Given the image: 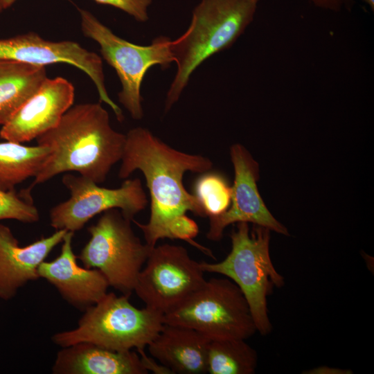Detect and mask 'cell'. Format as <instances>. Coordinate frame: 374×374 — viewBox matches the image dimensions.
Listing matches in <instances>:
<instances>
[{
	"instance_id": "obj_25",
	"label": "cell",
	"mask_w": 374,
	"mask_h": 374,
	"mask_svg": "<svg viewBox=\"0 0 374 374\" xmlns=\"http://www.w3.org/2000/svg\"><path fill=\"white\" fill-rule=\"evenodd\" d=\"M140 356L141 362L148 372L152 371L156 374H172L171 371L161 364H159L154 357H148L144 349L136 350Z\"/></svg>"
},
{
	"instance_id": "obj_21",
	"label": "cell",
	"mask_w": 374,
	"mask_h": 374,
	"mask_svg": "<svg viewBox=\"0 0 374 374\" xmlns=\"http://www.w3.org/2000/svg\"><path fill=\"white\" fill-rule=\"evenodd\" d=\"M194 185V195L199 201L206 217L222 214L229 208L232 188L221 175L203 173Z\"/></svg>"
},
{
	"instance_id": "obj_6",
	"label": "cell",
	"mask_w": 374,
	"mask_h": 374,
	"mask_svg": "<svg viewBox=\"0 0 374 374\" xmlns=\"http://www.w3.org/2000/svg\"><path fill=\"white\" fill-rule=\"evenodd\" d=\"M163 323L194 329L210 340H246L257 332L244 294L224 276L206 280L185 301L163 314Z\"/></svg>"
},
{
	"instance_id": "obj_4",
	"label": "cell",
	"mask_w": 374,
	"mask_h": 374,
	"mask_svg": "<svg viewBox=\"0 0 374 374\" xmlns=\"http://www.w3.org/2000/svg\"><path fill=\"white\" fill-rule=\"evenodd\" d=\"M230 235L231 249L220 262H199L202 270L226 277L244 294L257 329L262 335L272 331L268 314L267 298L274 288L285 285L284 277L276 269L269 253L271 231L249 223H236Z\"/></svg>"
},
{
	"instance_id": "obj_7",
	"label": "cell",
	"mask_w": 374,
	"mask_h": 374,
	"mask_svg": "<svg viewBox=\"0 0 374 374\" xmlns=\"http://www.w3.org/2000/svg\"><path fill=\"white\" fill-rule=\"evenodd\" d=\"M132 222L118 208L102 213L88 227L89 240L77 256L84 267L99 270L109 286L130 296L153 248L136 235Z\"/></svg>"
},
{
	"instance_id": "obj_26",
	"label": "cell",
	"mask_w": 374,
	"mask_h": 374,
	"mask_svg": "<svg viewBox=\"0 0 374 374\" xmlns=\"http://www.w3.org/2000/svg\"><path fill=\"white\" fill-rule=\"evenodd\" d=\"M3 9L10 7L17 0H0Z\"/></svg>"
},
{
	"instance_id": "obj_10",
	"label": "cell",
	"mask_w": 374,
	"mask_h": 374,
	"mask_svg": "<svg viewBox=\"0 0 374 374\" xmlns=\"http://www.w3.org/2000/svg\"><path fill=\"white\" fill-rule=\"evenodd\" d=\"M62 182L69 190L70 197L50 211V224L55 230L75 233L96 215L112 208L119 209L132 221L148 204L147 195L139 178L127 179L117 188L100 186L80 175L66 174Z\"/></svg>"
},
{
	"instance_id": "obj_16",
	"label": "cell",
	"mask_w": 374,
	"mask_h": 374,
	"mask_svg": "<svg viewBox=\"0 0 374 374\" xmlns=\"http://www.w3.org/2000/svg\"><path fill=\"white\" fill-rule=\"evenodd\" d=\"M210 341L194 329L163 323L158 335L147 346L151 356L172 374H204L207 373Z\"/></svg>"
},
{
	"instance_id": "obj_5",
	"label": "cell",
	"mask_w": 374,
	"mask_h": 374,
	"mask_svg": "<svg viewBox=\"0 0 374 374\" xmlns=\"http://www.w3.org/2000/svg\"><path fill=\"white\" fill-rule=\"evenodd\" d=\"M130 295L107 293L83 312L77 326L53 335L61 347L88 342L116 351L144 349L163 325V314L147 307L137 308Z\"/></svg>"
},
{
	"instance_id": "obj_18",
	"label": "cell",
	"mask_w": 374,
	"mask_h": 374,
	"mask_svg": "<svg viewBox=\"0 0 374 374\" xmlns=\"http://www.w3.org/2000/svg\"><path fill=\"white\" fill-rule=\"evenodd\" d=\"M46 78L44 66L0 60V125L10 119Z\"/></svg>"
},
{
	"instance_id": "obj_27",
	"label": "cell",
	"mask_w": 374,
	"mask_h": 374,
	"mask_svg": "<svg viewBox=\"0 0 374 374\" xmlns=\"http://www.w3.org/2000/svg\"><path fill=\"white\" fill-rule=\"evenodd\" d=\"M364 3H366L370 9L373 12L374 10V0H362Z\"/></svg>"
},
{
	"instance_id": "obj_3",
	"label": "cell",
	"mask_w": 374,
	"mask_h": 374,
	"mask_svg": "<svg viewBox=\"0 0 374 374\" xmlns=\"http://www.w3.org/2000/svg\"><path fill=\"white\" fill-rule=\"evenodd\" d=\"M259 0H201L187 30L170 41L177 71L165 100V112L178 101L194 71L213 55L229 48L254 19Z\"/></svg>"
},
{
	"instance_id": "obj_8",
	"label": "cell",
	"mask_w": 374,
	"mask_h": 374,
	"mask_svg": "<svg viewBox=\"0 0 374 374\" xmlns=\"http://www.w3.org/2000/svg\"><path fill=\"white\" fill-rule=\"evenodd\" d=\"M80 27L87 37L100 46L103 58L116 71L121 84L119 103L134 120L143 117L141 87L145 73L153 66L168 67L174 62L169 37L159 36L150 45L130 42L114 34L91 12L78 8Z\"/></svg>"
},
{
	"instance_id": "obj_11",
	"label": "cell",
	"mask_w": 374,
	"mask_h": 374,
	"mask_svg": "<svg viewBox=\"0 0 374 374\" xmlns=\"http://www.w3.org/2000/svg\"><path fill=\"white\" fill-rule=\"evenodd\" d=\"M0 60L44 66L59 63L73 66L89 76L100 100L109 106L116 118L120 120L123 117L122 109L108 94L102 58L76 42L46 40L34 32L1 39Z\"/></svg>"
},
{
	"instance_id": "obj_14",
	"label": "cell",
	"mask_w": 374,
	"mask_h": 374,
	"mask_svg": "<svg viewBox=\"0 0 374 374\" xmlns=\"http://www.w3.org/2000/svg\"><path fill=\"white\" fill-rule=\"evenodd\" d=\"M74 233L65 234L58 256L51 261L42 262L39 278L47 280L69 305L84 312L99 301L109 287L104 275L98 269L78 264L72 240Z\"/></svg>"
},
{
	"instance_id": "obj_9",
	"label": "cell",
	"mask_w": 374,
	"mask_h": 374,
	"mask_svg": "<svg viewBox=\"0 0 374 374\" xmlns=\"http://www.w3.org/2000/svg\"><path fill=\"white\" fill-rule=\"evenodd\" d=\"M206 281L199 262L180 245L154 247L141 270L134 292L145 307L165 314L176 308Z\"/></svg>"
},
{
	"instance_id": "obj_24",
	"label": "cell",
	"mask_w": 374,
	"mask_h": 374,
	"mask_svg": "<svg viewBox=\"0 0 374 374\" xmlns=\"http://www.w3.org/2000/svg\"><path fill=\"white\" fill-rule=\"evenodd\" d=\"M314 7L334 12L350 11L355 0H304Z\"/></svg>"
},
{
	"instance_id": "obj_1",
	"label": "cell",
	"mask_w": 374,
	"mask_h": 374,
	"mask_svg": "<svg viewBox=\"0 0 374 374\" xmlns=\"http://www.w3.org/2000/svg\"><path fill=\"white\" fill-rule=\"evenodd\" d=\"M125 143L118 177L127 179L140 170L145 179L150 196V216L148 223L132 220L143 232L150 247L164 238L182 240L215 259L210 249L197 243V224L188 212L206 217L194 194L183 184L186 172L205 173L213 167L211 161L201 154L177 150L154 136L148 129L136 127L125 134Z\"/></svg>"
},
{
	"instance_id": "obj_17",
	"label": "cell",
	"mask_w": 374,
	"mask_h": 374,
	"mask_svg": "<svg viewBox=\"0 0 374 374\" xmlns=\"http://www.w3.org/2000/svg\"><path fill=\"white\" fill-rule=\"evenodd\" d=\"M53 374H147L138 353L116 351L88 342L60 350L52 366Z\"/></svg>"
},
{
	"instance_id": "obj_13",
	"label": "cell",
	"mask_w": 374,
	"mask_h": 374,
	"mask_svg": "<svg viewBox=\"0 0 374 374\" xmlns=\"http://www.w3.org/2000/svg\"><path fill=\"white\" fill-rule=\"evenodd\" d=\"M75 88L62 77L46 78L0 130V137L28 142L54 128L73 106Z\"/></svg>"
},
{
	"instance_id": "obj_23",
	"label": "cell",
	"mask_w": 374,
	"mask_h": 374,
	"mask_svg": "<svg viewBox=\"0 0 374 374\" xmlns=\"http://www.w3.org/2000/svg\"><path fill=\"white\" fill-rule=\"evenodd\" d=\"M97 3L118 8L132 17L136 21L145 22L149 19L148 8L152 0H93Z\"/></svg>"
},
{
	"instance_id": "obj_2",
	"label": "cell",
	"mask_w": 374,
	"mask_h": 374,
	"mask_svg": "<svg viewBox=\"0 0 374 374\" xmlns=\"http://www.w3.org/2000/svg\"><path fill=\"white\" fill-rule=\"evenodd\" d=\"M125 134L111 125L107 111L99 103L72 106L60 123L37 139L50 154L33 183L26 190L57 175L77 172L93 182H104L112 168L121 160Z\"/></svg>"
},
{
	"instance_id": "obj_12",
	"label": "cell",
	"mask_w": 374,
	"mask_h": 374,
	"mask_svg": "<svg viewBox=\"0 0 374 374\" xmlns=\"http://www.w3.org/2000/svg\"><path fill=\"white\" fill-rule=\"evenodd\" d=\"M230 155L235 172L231 204L222 214L208 217L206 238L219 241L226 226L238 222L252 223L289 235L287 229L269 212L258 192L256 184L259 179L258 163L240 143L231 146Z\"/></svg>"
},
{
	"instance_id": "obj_15",
	"label": "cell",
	"mask_w": 374,
	"mask_h": 374,
	"mask_svg": "<svg viewBox=\"0 0 374 374\" xmlns=\"http://www.w3.org/2000/svg\"><path fill=\"white\" fill-rule=\"evenodd\" d=\"M68 231L55 230L48 237L25 247L19 244L11 229L0 222V299L9 301L19 289L39 278L38 268Z\"/></svg>"
},
{
	"instance_id": "obj_22",
	"label": "cell",
	"mask_w": 374,
	"mask_h": 374,
	"mask_svg": "<svg viewBox=\"0 0 374 374\" xmlns=\"http://www.w3.org/2000/svg\"><path fill=\"white\" fill-rule=\"evenodd\" d=\"M3 220H15L29 224L38 222L39 213L30 193L25 189L19 193L15 189H0V221Z\"/></svg>"
},
{
	"instance_id": "obj_20",
	"label": "cell",
	"mask_w": 374,
	"mask_h": 374,
	"mask_svg": "<svg viewBox=\"0 0 374 374\" xmlns=\"http://www.w3.org/2000/svg\"><path fill=\"white\" fill-rule=\"evenodd\" d=\"M258 366V353L245 339L211 340L207 353L210 374H253Z\"/></svg>"
},
{
	"instance_id": "obj_28",
	"label": "cell",
	"mask_w": 374,
	"mask_h": 374,
	"mask_svg": "<svg viewBox=\"0 0 374 374\" xmlns=\"http://www.w3.org/2000/svg\"><path fill=\"white\" fill-rule=\"evenodd\" d=\"M3 10H4V9H3V6H2V4H1V1H0V13H1Z\"/></svg>"
},
{
	"instance_id": "obj_19",
	"label": "cell",
	"mask_w": 374,
	"mask_h": 374,
	"mask_svg": "<svg viewBox=\"0 0 374 374\" xmlns=\"http://www.w3.org/2000/svg\"><path fill=\"white\" fill-rule=\"evenodd\" d=\"M48 148L37 145L26 146L6 141L0 143V189L15 187L39 173L48 157Z\"/></svg>"
}]
</instances>
